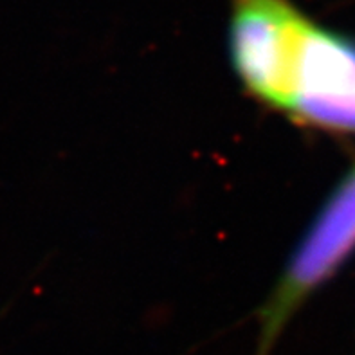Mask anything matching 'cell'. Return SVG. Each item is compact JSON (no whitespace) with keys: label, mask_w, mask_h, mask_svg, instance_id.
<instances>
[{"label":"cell","mask_w":355,"mask_h":355,"mask_svg":"<svg viewBox=\"0 0 355 355\" xmlns=\"http://www.w3.org/2000/svg\"><path fill=\"white\" fill-rule=\"evenodd\" d=\"M309 22L291 0H231L233 65L261 101L288 108L297 49Z\"/></svg>","instance_id":"cell-1"},{"label":"cell","mask_w":355,"mask_h":355,"mask_svg":"<svg viewBox=\"0 0 355 355\" xmlns=\"http://www.w3.org/2000/svg\"><path fill=\"white\" fill-rule=\"evenodd\" d=\"M354 249L355 168L315 216L261 314L260 355H266L300 303L323 284Z\"/></svg>","instance_id":"cell-2"},{"label":"cell","mask_w":355,"mask_h":355,"mask_svg":"<svg viewBox=\"0 0 355 355\" xmlns=\"http://www.w3.org/2000/svg\"><path fill=\"white\" fill-rule=\"evenodd\" d=\"M287 112L302 121L355 132V40L309 22L294 65Z\"/></svg>","instance_id":"cell-3"}]
</instances>
